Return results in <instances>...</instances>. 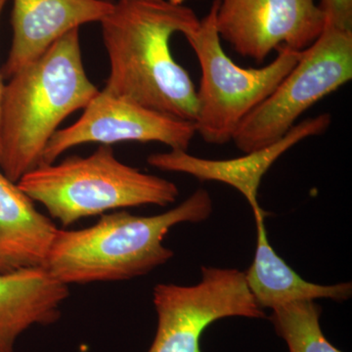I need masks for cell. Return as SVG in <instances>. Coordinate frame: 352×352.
I'll list each match as a JSON object with an SVG mask.
<instances>
[{
    "instance_id": "1",
    "label": "cell",
    "mask_w": 352,
    "mask_h": 352,
    "mask_svg": "<svg viewBox=\"0 0 352 352\" xmlns=\"http://www.w3.org/2000/svg\"><path fill=\"white\" fill-rule=\"evenodd\" d=\"M195 11L178 0H119L101 20L110 74L104 90L187 122L197 116V90L176 62L170 39L198 27Z\"/></svg>"
},
{
    "instance_id": "2",
    "label": "cell",
    "mask_w": 352,
    "mask_h": 352,
    "mask_svg": "<svg viewBox=\"0 0 352 352\" xmlns=\"http://www.w3.org/2000/svg\"><path fill=\"white\" fill-rule=\"evenodd\" d=\"M98 92L83 66L80 29L11 76L0 108V170L4 175L17 183L41 164L58 126L87 107Z\"/></svg>"
},
{
    "instance_id": "3",
    "label": "cell",
    "mask_w": 352,
    "mask_h": 352,
    "mask_svg": "<svg viewBox=\"0 0 352 352\" xmlns=\"http://www.w3.org/2000/svg\"><path fill=\"white\" fill-rule=\"evenodd\" d=\"M212 212V197L201 188L164 214L139 217L115 210L87 228L59 229L46 270L68 286L144 276L175 256L163 244L173 227L205 221Z\"/></svg>"
},
{
    "instance_id": "4",
    "label": "cell",
    "mask_w": 352,
    "mask_h": 352,
    "mask_svg": "<svg viewBox=\"0 0 352 352\" xmlns=\"http://www.w3.org/2000/svg\"><path fill=\"white\" fill-rule=\"evenodd\" d=\"M17 185L64 227L110 210L166 207L179 196L175 183L122 163L111 145H101L89 156L39 164Z\"/></svg>"
},
{
    "instance_id": "5",
    "label": "cell",
    "mask_w": 352,
    "mask_h": 352,
    "mask_svg": "<svg viewBox=\"0 0 352 352\" xmlns=\"http://www.w3.org/2000/svg\"><path fill=\"white\" fill-rule=\"evenodd\" d=\"M219 0L198 27L184 34L201 67L197 91L196 133L210 144L232 141L245 118L265 100L296 66L302 52L278 50L277 57L263 68H242L223 50L217 28Z\"/></svg>"
},
{
    "instance_id": "6",
    "label": "cell",
    "mask_w": 352,
    "mask_h": 352,
    "mask_svg": "<svg viewBox=\"0 0 352 352\" xmlns=\"http://www.w3.org/2000/svg\"><path fill=\"white\" fill-rule=\"evenodd\" d=\"M352 80V31L325 25L272 94L241 122L233 140L243 153L277 142L317 102Z\"/></svg>"
},
{
    "instance_id": "7",
    "label": "cell",
    "mask_w": 352,
    "mask_h": 352,
    "mask_svg": "<svg viewBox=\"0 0 352 352\" xmlns=\"http://www.w3.org/2000/svg\"><path fill=\"white\" fill-rule=\"evenodd\" d=\"M201 280L193 286L157 284L153 291L156 336L147 352H203L206 329L227 317L265 318L252 296L245 272L235 268H201Z\"/></svg>"
},
{
    "instance_id": "8",
    "label": "cell",
    "mask_w": 352,
    "mask_h": 352,
    "mask_svg": "<svg viewBox=\"0 0 352 352\" xmlns=\"http://www.w3.org/2000/svg\"><path fill=\"white\" fill-rule=\"evenodd\" d=\"M325 25L314 0H219L217 11L220 38L258 63L282 48L302 52Z\"/></svg>"
},
{
    "instance_id": "9",
    "label": "cell",
    "mask_w": 352,
    "mask_h": 352,
    "mask_svg": "<svg viewBox=\"0 0 352 352\" xmlns=\"http://www.w3.org/2000/svg\"><path fill=\"white\" fill-rule=\"evenodd\" d=\"M194 122L175 119L102 90L71 126L58 129L48 141L41 164L55 161L85 143L159 142L187 151L196 135Z\"/></svg>"
},
{
    "instance_id": "10",
    "label": "cell",
    "mask_w": 352,
    "mask_h": 352,
    "mask_svg": "<svg viewBox=\"0 0 352 352\" xmlns=\"http://www.w3.org/2000/svg\"><path fill=\"white\" fill-rule=\"evenodd\" d=\"M331 124L330 113H321L295 124L277 142L258 151L245 153V156L235 159H203L192 156L183 150H170L150 155L147 163L157 170L186 173L201 182H217L229 185L245 197L251 206L254 219H265L266 212L258 201V188L263 176L284 153L305 139L324 133Z\"/></svg>"
},
{
    "instance_id": "11",
    "label": "cell",
    "mask_w": 352,
    "mask_h": 352,
    "mask_svg": "<svg viewBox=\"0 0 352 352\" xmlns=\"http://www.w3.org/2000/svg\"><path fill=\"white\" fill-rule=\"evenodd\" d=\"M113 7L108 0H13L12 43L2 78L9 80L73 30L100 23Z\"/></svg>"
},
{
    "instance_id": "12",
    "label": "cell",
    "mask_w": 352,
    "mask_h": 352,
    "mask_svg": "<svg viewBox=\"0 0 352 352\" xmlns=\"http://www.w3.org/2000/svg\"><path fill=\"white\" fill-rule=\"evenodd\" d=\"M69 286L46 267L0 273V352H15L18 338L32 326L56 323Z\"/></svg>"
},
{
    "instance_id": "13",
    "label": "cell",
    "mask_w": 352,
    "mask_h": 352,
    "mask_svg": "<svg viewBox=\"0 0 352 352\" xmlns=\"http://www.w3.org/2000/svg\"><path fill=\"white\" fill-rule=\"evenodd\" d=\"M58 230L0 170V273L45 267Z\"/></svg>"
},
{
    "instance_id": "14",
    "label": "cell",
    "mask_w": 352,
    "mask_h": 352,
    "mask_svg": "<svg viewBox=\"0 0 352 352\" xmlns=\"http://www.w3.org/2000/svg\"><path fill=\"white\" fill-rule=\"evenodd\" d=\"M256 249L254 261L245 277L248 287L259 307L273 308L287 303L326 298L344 302L351 298L352 284L319 285L308 282L296 272L268 241L265 219H254Z\"/></svg>"
},
{
    "instance_id": "15",
    "label": "cell",
    "mask_w": 352,
    "mask_h": 352,
    "mask_svg": "<svg viewBox=\"0 0 352 352\" xmlns=\"http://www.w3.org/2000/svg\"><path fill=\"white\" fill-rule=\"evenodd\" d=\"M271 310L270 321L289 352H342L322 332V309L314 300L287 303Z\"/></svg>"
},
{
    "instance_id": "16",
    "label": "cell",
    "mask_w": 352,
    "mask_h": 352,
    "mask_svg": "<svg viewBox=\"0 0 352 352\" xmlns=\"http://www.w3.org/2000/svg\"><path fill=\"white\" fill-rule=\"evenodd\" d=\"M318 6L325 16L326 25L352 31V0H320Z\"/></svg>"
},
{
    "instance_id": "17",
    "label": "cell",
    "mask_w": 352,
    "mask_h": 352,
    "mask_svg": "<svg viewBox=\"0 0 352 352\" xmlns=\"http://www.w3.org/2000/svg\"><path fill=\"white\" fill-rule=\"evenodd\" d=\"M7 0H0V16H1L2 10L6 6ZM3 83H2L1 73H0V108H1L2 94H3Z\"/></svg>"
}]
</instances>
